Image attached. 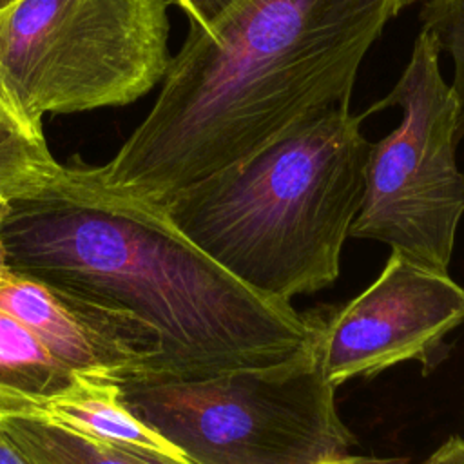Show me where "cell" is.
<instances>
[{
	"mask_svg": "<svg viewBox=\"0 0 464 464\" xmlns=\"http://www.w3.org/2000/svg\"><path fill=\"white\" fill-rule=\"evenodd\" d=\"M172 0H18L0 11V83L36 125L121 107L169 65Z\"/></svg>",
	"mask_w": 464,
	"mask_h": 464,
	"instance_id": "obj_5",
	"label": "cell"
},
{
	"mask_svg": "<svg viewBox=\"0 0 464 464\" xmlns=\"http://www.w3.org/2000/svg\"><path fill=\"white\" fill-rule=\"evenodd\" d=\"M422 464H464V439L451 435Z\"/></svg>",
	"mask_w": 464,
	"mask_h": 464,
	"instance_id": "obj_15",
	"label": "cell"
},
{
	"mask_svg": "<svg viewBox=\"0 0 464 464\" xmlns=\"http://www.w3.org/2000/svg\"><path fill=\"white\" fill-rule=\"evenodd\" d=\"M5 210H7V199L0 198V286L4 285V281H5V279L9 277V274H11V270H9V265H7V259H5L4 239H2V221H4Z\"/></svg>",
	"mask_w": 464,
	"mask_h": 464,
	"instance_id": "obj_18",
	"label": "cell"
},
{
	"mask_svg": "<svg viewBox=\"0 0 464 464\" xmlns=\"http://www.w3.org/2000/svg\"><path fill=\"white\" fill-rule=\"evenodd\" d=\"M0 464H31L0 428Z\"/></svg>",
	"mask_w": 464,
	"mask_h": 464,
	"instance_id": "obj_16",
	"label": "cell"
},
{
	"mask_svg": "<svg viewBox=\"0 0 464 464\" xmlns=\"http://www.w3.org/2000/svg\"><path fill=\"white\" fill-rule=\"evenodd\" d=\"M419 18L430 31L440 51L453 62L451 91L459 105L457 140L464 138V0H422Z\"/></svg>",
	"mask_w": 464,
	"mask_h": 464,
	"instance_id": "obj_13",
	"label": "cell"
},
{
	"mask_svg": "<svg viewBox=\"0 0 464 464\" xmlns=\"http://www.w3.org/2000/svg\"><path fill=\"white\" fill-rule=\"evenodd\" d=\"M236 0H172L188 18V24L198 27H208L223 11H227Z\"/></svg>",
	"mask_w": 464,
	"mask_h": 464,
	"instance_id": "obj_14",
	"label": "cell"
},
{
	"mask_svg": "<svg viewBox=\"0 0 464 464\" xmlns=\"http://www.w3.org/2000/svg\"><path fill=\"white\" fill-rule=\"evenodd\" d=\"M83 381L13 315L0 310V413H29Z\"/></svg>",
	"mask_w": 464,
	"mask_h": 464,
	"instance_id": "obj_10",
	"label": "cell"
},
{
	"mask_svg": "<svg viewBox=\"0 0 464 464\" xmlns=\"http://www.w3.org/2000/svg\"><path fill=\"white\" fill-rule=\"evenodd\" d=\"M0 310L83 379L121 386L152 373L158 337L127 314L13 270L0 286Z\"/></svg>",
	"mask_w": 464,
	"mask_h": 464,
	"instance_id": "obj_8",
	"label": "cell"
},
{
	"mask_svg": "<svg viewBox=\"0 0 464 464\" xmlns=\"http://www.w3.org/2000/svg\"><path fill=\"white\" fill-rule=\"evenodd\" d=\"M120 386L83 381L27 415L74 430L98 442L140 453L161 464H192L174 444L134 417L118 399Z\"/></svg>",
	"mask_w": 464,
	"mask_h": 464,
	"instance_id": "obj_9",
	"label": "cell"
},
{
	"mask_svg": "<svg viewBox=\"0 0 464 464\" xmlns=\"http://www.w3.org/2000/svg\"><path fill=\"white\" fill-rule=\"evenodd\" d=\"M118 399L192 464H323L355 444L315 339L277 364L190 381H134L120 386Z\"/></svg>",
	"mask_w": 464,
	"mask_h": 464,
	"instance_id": "obj_4",
	"label": "cell"
},
{
	"mask_svg": "<svg viewBox=\"0 0 464 464\" xmlns=\"http://www.w3.org/2000/svg\"><path fill=\"white\" fill-rule=\"evenodd\" d=\"M323 464H411L406 459L401 457H390V459H379V457H353V455H344Z\"/></svg>",
	"mask_w": 464,
	"mask_h": 464,
	"instance_id": "obj_17",
	"label": "cell"
},
{
	"mask_svg": "<svg viewBox=\"0 0 464 464\" xmlns=\"http://www.w3.org/2000/svg\"><path fill=\"white\" fill-rule=\"evenodd\" d=\"M415 2L236 0L208 27L188 24L152 109L96 178L158 205L304 118L350 105L366 53Z\"/></svg>",
	"mask_w": 464,
	"mask_h": 464,
	"instance_id": "obj_2",
	"label": "cell"
},
{
	"mask_svg": "<svg viewBox=\"0 0 464 464\" xmlns=\"http://www.w3.org/2000/svg\"><path fill=\"white\" fill-rule=\"evenodd\" d=\"M361 114L308 116L252 156L158 203L248 288L283 301L332 286L364 196L372 143Z\"/></svg>",
	"mask_w": 464,
	"mask_h": 464,
	"instance_id": "obj_3",
	"label": "cell"
},
{
	"mask_svg": "<svg viewBox=\"0 0 464 464\" xmlns=\"http://www.w3.org/2000/svg\"><path fill=\"white\" fill-rule=\"evenodd\" d=\"M440 47L420 29L393 89L361 116L399 107L401 123L372 143L361 208L350 236L448 272L464 214V170L457 165L459 105L444 82Z\"/></svg>",
	"mask_w": 464,
	"mask_h": 464,
	"instance_id": "obj_6",
	"label": "cell"
},
{
	"mask_svg": "<svg viewBox=\"0 0 464 464\" xmlns=\"http://www.w3.org/2000/svg\"><path fill=\"white\" fill-rule=\"evenodd\" d=\"M9 270L127 314L158 337L145 381H190L288 361L315 339V317L263 295L188 241L156 203L105 188L94 167H63L9 199Z\"/></svg>",
	"mask_w": 464,
	"mask_h": 464,
	"instance_id": "obj_1",
	"label": "cell"
},
{
	"mask_svg": "<svg viewBox=\"0 0 464 464\" xmlns=\"http://www.w3.org/2000/svg\"><path fill=\"white\" fill-rule=\"evenodd\" d=\"M14 2H18V0H0V11L7 9V7H9V5H13Z\"/></svg>",
	"mask_w": 464,
	"mask_h": 464,
	"instance_id": "obj_19",
	"label": "cell"
},
{
	"mask_svg": "<svg viewBox=\"0 0 464 464\" xmlns=\"http://www.w3.org/2000/svg\"><path fill=\"white\" fill-rule=\"evenodd\" d=\"M45 141L42 125L27 120L0 83V198L31 194L63 172Z\"/></svg>",
	"mask_w": 464,
	"mask_h": 464,
	"instance_id": "obj_11",
	"label": "cell"
},
{
	"mask_svg": "<svg viewBox=\"0 0 464 464\" xmlns=\"http://www.w3.org/2000/svg\"><path fill=\"white\" fill-rule=\"evenodd\" d=\"M462 323L464 288L448 272L392 250L362 294L330 315H315V346L334 388L404 361L430 373L450 353L446 335Z\"/></svg>",
	"mask_w": 464,
	"mask_h": 464,
	"instance_id": "obj_7",
	"label": "cell"
},
{
	"mask_svg": "<svg viewBox=\"0 0 464 464\" xmlns=\"http://www.w3.org/2000/svg\"><path fill=\"white\" fill-rule=\"evenodd\" d=\"M0 428L31 464H130L109 444L27 413H0Z\"/></svg>",
	"mask_w": 464,
	"mask_h": 464,
	"instance_id": "obj_12",
	"label": "cell"
}]
</instances>
